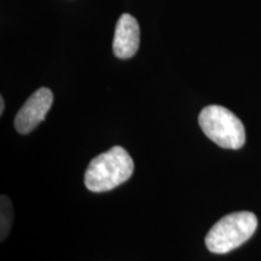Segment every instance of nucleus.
Listing matches in <instances>:
<instances>
[{"instance_id":"nucleus-6","label":"nucleus","mask_w":261,"mask_h":261,"mask_svg":"<svg viewBox=\"0 0 261 261\" xmlns=\"http://www.w3.org/2000/svg\"><path fill=\"white\" fill-rule=\"evenodd\" d=\"M0 234H2V241H4L11 230L12 221H14V210H12V203L9 200L8 196H2V203H0Z\"/></svg>"},{"instance_id":"nucleus-4","label":"nucleus","mask_w":261,"mask_h":261,"mask_svg":"<svg viewBox=\"0 0 261 261\" xmlns=\"http://www.w3.org/2000/svg\"><path fill=\"white\" fill-rule=\"evenodd\" d=\"M54 103V94L51 90L41 87L35 91L27 102L22 106L15 117V128L21 135H28L33 129L37 128L46 117V114Z\"/></svg>"},{"instance_id":"nucleus-5","label":"nucleus","mask_w":261,"mask_h":261,"mask_svg":"<svg viewBox=\"0 0 261 261\" xmlns=\"http://www.w3.org/2000/svg\"><path fill=\"white\" fill-rule=\"evenodd\" d=\"M139 38L140 31L137 19L128 14H123L117 21L114 34V55L121 60L133 57L138 51Z\"/></svg>"},{"instance_id":"nucleus-7","label":"nucleus","mask_w":261,"mask_h":261,"mask_svg":"<svg viewBox=\"0 0 261 261\" xmlns=\"http://www.w3.org/2000/svg\"><path fill=\"white\" fill-rule=\"evenodd\" d=\"M5 110V100H4V97H0V114L3 115V113H4Z\"/></svg>"},{"instance_id":"nucleus-3","label":"nucleus","mask_w":261,"mask_h":261,"mask_svg":"<svg viewBox=\"0 0 261 261\" xmlns=\"http://www.w3.org/2000/svg\"><path fill=\"white\" fill-rule=\"evenodd\" d=\"M202 130L212 142L224 149H241L246 143V129L231 110L221 106H208L198 115Z\"/></svg>"},{"instance_id":"nucleus-1","label":"nucleus","mask_w":261,"mask_h":261,"mask_svg":"<svg viewBox=\"0 0 261 261\" xmlns=\"http://www.w3.org/2000/svg\"><path fill=\"white\" fill-rule=\"evenodd\" d=\"M135 171V162L122 146H113L90 162L85 172V185L92 192L113 190L128 180Z\"/></svg>"},{"instance_id":"nucleus-2","label":"nucleus","mask_w":261,"mask_h":261,"mask_svg":"<svg viewBox=\"0 0 261 261\" xmlns=\"http://www.w3.org/2000/svg\"><path fill=\"white\" fill-rule=\"evenodd\" d=\"M257 228V218L252 212L225 215L205 236V247L214 254H226L246 243Z\"/></svg>"}]
</instances>
